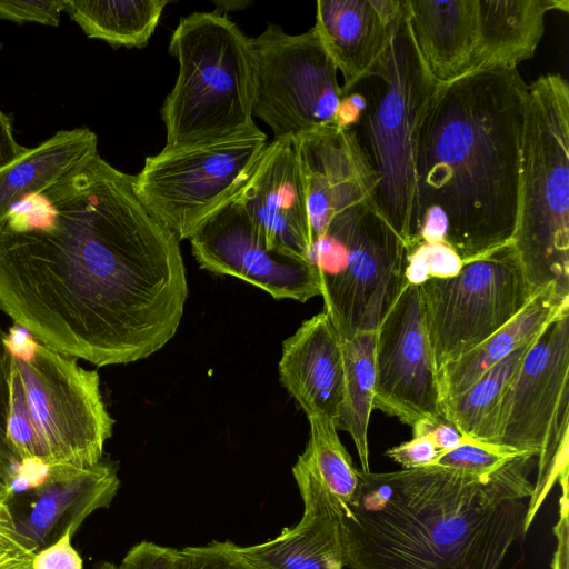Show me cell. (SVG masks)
Masks as SVG:
<instances>
[{"label":"cell","mask_w":569,"mask_h":569,"mask_svg":"<svg viewBox=\"0 0 569 569\" xmlns=\"http://www.w3.org/2000/svg\"><path fill=\"white\" fill-rule=\"evenodd\" d=\"M535 458L519 456L475 476L430 465L358 471L342 508L349 569H500L522 533Z\"/></svg>","instance_id":"3"},{"label":"cell","mask_w":569,"mask_h":569,"mask_svg":"<svg viewBox=\"0 0 569 569\" xmlns=\"http://www.w3.org/2000/svg\"><path fill=\"white\" fill-rule=\"evenodd\" d=\"M98 154V137L89 128L60 130L0 169V221L22 199L39 193Z\"/></svg>","instance_id":"24"},{"label":"cell","mask_w":569,"mask_h":569,"mask_svg":"<svg viewBox=\"0 0 569 569\" xmlns=\"http://www.w3.org/2000/svg\"><path fill=\"white\" fill-rule=\"evenodd\" d=\"M343 353V393L335 420L337 430L347 431L356 446L361 471L370 472L368 427L375 397L376 331L361 332L341 340Z\"/></svg>","instance_id":"27"},{"label":"cell","mask_w":569,"mask_h":569,"mask_svg":"<svg viewBox=\"0 0 569 569\" xmlns=\"http://www.w3.org/2000/svg\"><path fill=\"white\" fill-rule=\"evenodd\" d=\"M256 68L253 116L273 139L298 137L335 126L342 97L337 67L315 28L288 34L269 23L250 38Z\"/></svg>","instance_id":"12"},{"label":"cell","mask_w":569,"mask_h":569,"mask_svg":"<svg viewBox=\"0 0 569 569\" xmlns=\"http://www.w3.org/2000/svg\"><path fill=\"white\" fill-rule=\"evenodd\" d=\"M67 532L54 543L36 553L33 569H82V559Z\"/></svg>","instance_id":"37"},{"label":"cell","mask_w":569,"mask_h":569,"mask_svg":"<svg viewBox=\"0 0 569 569\" xmlns=\"http://www.w3.org/2000/svg\"><path fill=\"white\" fill-rule=\"evenodd\" d=\"M569 312V297L555 284L537 291L505 326L438 372L441 402L468 389L518 348L536 340L557 318Z\"/></svg>","instance_id":"23"},{"label":"cell","mask_w":569,"mask_h":569,"mask_svg":"<svg viewBox=\"0 0 569 569\" xmlns=\"http://www.w3.org/2000/svg\"><path fill=\"white\" fill-rule=\"evenodd\" d=\"M568 381L569 312L552 321L530 346L500 405L497 446L537 462L522 533L556 481L568 472Z\"/></svg>","instance_id":"9"},{"label":"cell","mask_w":569,"mask_h":569,"mask_svg":"<svg viewBox=\"0 0 569 569\" xmlns=\"http://www.w3.org/2000/svg\"><path fill=\"white\" fill-rule=\"evenodd\" d=\"M376 88L358 123V136L376 174L378 212L405 243L413 247L416 157L427 110L442 84L426 68L415 43L406 2L396 20ZM355 129V128H353Z\"/></svg>","instance_id":"7"},{"label":"cell","mask_w":569,"mask_h":569,"mask_svg":"<svg viewBox=\"0 0 569 569\" xmlns=\"http://www.w3.org/2000/svg\"><path fill=\"white\" fill-rule=\"evenodd\" d=\"M27 148L20 146L12 132L11 121L0 110V169L12 163Z\"/></svg>","instance_id":"41"},{"label":"cell","mask_w":569,"mask_h":569,"mask_svg":"<svg viewBox=\"0 0 569 569\" xmlns=\"http://www.w3.org/2000/svg\"><path fill=\"white\" fill-rule=\"evenodd\" d=\"M366 108L367 98L365 94L356 90L343 94L336 112L335 127L340 129L356 128Z\"/></svg>","instance_id":"40"},{"label":"cell","mask_w":569,"mask_h":569,"mask_svg":"<svg viewBox=\"0 0 569 569\" xmlns=\"http://www.w3.org/2000/svg\"><path fill=\"white\" fill-rule=\"evenodd\" d=\"M412 437L426 436L431 439L440 452L458 447L465 437L450 423L445 420L423 419L412 427Z\"/></svg>","instance_id":"38"},{"label":"cell","mask_w":569,"mask_h":569,"mask_svg":"<svg viewBox=\"0 0 569 569\" xmlns=\"http://www.w3.org/2000/svg\"><path fill=\"white\" fill-rule=\"evenodd\" d=\"M310 431L305 451L297 462L310 471L340 503L352 499L358 483V469L338 436L335 421L327 417H308Z\"/></svg>","instance_id":"28"},{"label":"cell","mask_w":569,"mask_h":569,"mask_svg":"<svg viewBox=\"0 0 569 569\" xmlns=\"http://www.w3.org/2000/svg\"><path fill=\"white\" fill-rule=\"evenodd\" d=\"M407 248L367 198L335 213L310 248L323 312L341 340L376 331L406 284Z\"/></svg>","instance_id":"8"},{"label":"cell","mask_w":569,"mask_h":569,"mask_svg":"<svg viewBox=\"0 0 569 569\" xmlns=\"http://www.w3.org/2000/svg\"><path fill=\"white\" fill-rule=\"evenodd\" d=\"M189 241L203 270L236 277L274 299L306 302L320 296L315 267L269 250L237 197L204 220Z\"/></svg>","instance_id":"14"},{"label":"cell","mask_w":569,"mask_h":569,"mask_svg":"<svg viewBox=\"0 0 569 569\" xmlns=\"http://www.w3.org/2000/svg\"><path fill=\"white\" fill-rule=\"evenodd\" d=\"M440 451L430 438L416 436L411 440L388 449L385 455L402 466L403 469H413L430 466Z\"/></svg>","instance_id":"36"},{"label":"cell","mask_w":569,"mask_h":569,"mask_svg":"<svg viewBox=\"0 0 569 569\" xmlns=\"http://www.w3.org/2000/svg\"><path fill=\"white\" fill-rule=\"evenodd\" d=\"M68 0H0V20L17 23L37 22L57 27Z\"/></svg>","instance_id":"34"},{"label":"cell","mask_w":569,"mask_h":569,"mask_svg":"<svg viewBox=\"0 0 569 569\" xmlns=\"http://www.w3.org/2000/svg\"><path fill=\"white\" fill-rule=\"evenodd\" d=\"M527 92L517 68L441 86L419 134L413 247L446 242L468 261L511 242Z\"/></svg>","instance_id":"2"},{"label":"cell","mask_w":569,"mask_h":569,"mask_svg":"<svg viewBox=\"0 0 569 569\" xmlns=\"http://www.w3.org/2000/svg\"><path fill=\"white\" fill-rule=\"evenodd\" d=\"M179 239L99 153L0 221V310L97 367L159 351L188 297Z\"/></svg>","instance_id":"1"},{"label":"cell","mask_w":569,"mask_h":569,"mask_svg":"<svg viewBox=\"0 0 569 569\" xmlns=\"http://www.w3.org/2000/svg\"><path fill=\"white\" fill-rule=\"evenodd\" d=\"M568 12V0H475L476 44L471 72L515 69L530 59L545 32L546 16Z\"/></svg>","instance_id":"21"},{"label":"cell","mask_w":569,"mask_h":569,"mask_svg":"<svg viewBox=\"0 0 569 569\" xmlns=\"http://www.w3.org/2000/svg\"><path fill=\"white\" fill-rule=\"evenodd\" d=\"M292 475L305 506L301 520L271 540L236 551L256 569H342L340 503L300 463Z\"/></svg>","instance_id":"18"},{"label":"cell","mask_w":569,"mask_h":569,"mask_svg":"<svg viewBox=\"0 0 569 569\" xmlns=\"http://www.w3.org/2000/svg\"><path fill=\"white\" fill-rule=\"evenodd\" d=\"M295 138L306 179L312 244L335 213L373 199L376 174L353 129L330 126Z\"/></svg>","instance_id":"17"},{"label":"cell","mask_w":569,"mask_h":569,"mask_svg":"<svg viewBox=\"0 0 569 569\" xmlns=\"http://www.w3.org/2000/svg\"><path fill=\"white\" fill-rule=\"evenodd\" d=\"M177 549L149 541L134 545L117 569H176Z\"/></svg>","instance_id":"35"},{"label":"cell","mask_w":569,"mask_h":569,"mask_svg":"<svg viewBox=\"0 0 569 569\" xmlns=\"http://www.w3.org/2000/svg\"><path fill=\"white\" fill-rule=\"evenodd\" d=\"M261 131L178 148L147 157L133 189L144 208L179 240L233 200L249 181L266 147Z\"/></svg>","instance_id":"10"},{"label":"cell","mask_w":569,"mask_h":569,"mask_svg":"<svg viewBox=\"0 0 569 569\" xmlns=\"http://www.w3.org/2000/svg\"><path fill=\"white\" fill-rule=\"evenodd\" d=\"M179 63L160 116L167 148L211 143L259 131L250 38L224 13L192 12L169 41Z\"/></svg>","instance_id":"5"},{"label":"cell","mask_w":569,"mask_h":569,"mask_svg":"<svg viewBox=\"0 0 569 569\" xmlns=\"http://www.w3.org/2000/svg\"><path fill=\"white\" fill-rule=\"evenodd\" d=\"M10 497L8 490L0 491V569H33L36 553L17 531Z\"/></svg>","instance_id":"32"},{"label":"cell","mask_w":569,"mask_h":569,"mask_svg":"<svg viewBox=\"0 0 569 569\" xmlns=\"http://www.w3.org/2000/svg\"><path fill=\"white\" fill-rule=\"evenodd\" d=\"M119 487L118 463L106 458L82 469L49 470L41 485L19 497L21 507L11 508L17 531L37 553L108 508Z\"/></svg>","instance_id":"16"},{"label":"cell","mask_w":569,"mask_h":569,"mask_svg":"<svg viewBox=\"0 0 569 569\" xmlns=\"http://www.w3.org/2000/svg\"><path fill=\"white\" fill-rule=\"evenodd\" d=\"M402 0H318L313 26L343 77L342 96L376 77Z\"/></svg>","instance_id":"19"},{"label":"cell","mask_w":569,"mask_h":569,"mask_svg":"<svg viewBox=\"0 0 569 569\" xmlns=\"http://www.w3.org/2000/svg\"><path fill=\"white\" fill-rule=\"evenodd\" d=\"M94 569H117V567L109 561H102Z\"/></svg>","instance_id":"42"},{"label":"cell","mask_w":569,"mask_h":569,"mask_svg":"<svg viewBox=\"0 0 569 569\" xmlns=\"http://www.w3.org/2000/svg\"><path fill=\"white\" fill-rule=\"evenodd\" d=\"M231 541L177 550L176 569H256L236 551Z\"/></svg>","instance_id":"31"},{"label":"cell","mask_w":569,"mask_h":569,"mask_svg":"<svg viewBox=\"0 0 569 569\" xmlns=\"http://www.w3.org/2000/svg\"><path fill=\"white\" fill-rule=\"evenodd\" d=\"M4 490H8L6 488V486L3 485V482L0 480V491H4ZM9 491V490H8Z\"/></svg>","instance_id":"43"},{"label":"cell","mask_w":569,"mask_h":569,"mask_svg":"<svg viewBox=\"0 0 569 569\" xmlns=\"http://www.w3.org/2000/svg\"><path fill=\"white\" fill-rule=\"evenodd\" d=\"M463 261L446 242H419L407 251L406 282L420 286L433 278H450L460 271Z\"/></svg>","instance_id":"29"},{"label":"cell","mask_w":569,"mask_h":569,"mask_svg":"<svg viewBox=\"0 0 569 569\" xmlns=\"http://www.w3.org/2000/svg\"><path fill=\"white\" fill-rule=\"evenodd\" d=\"M168 0H68L66 11L90 39L113 48H143Z\"/></svg>","instance_id":"26"},{"label":"cell","mask_w":569,"mask_h":569,"mask_svg":"<svg viewBox=\"0 0 569 569\" xmlns=\"http://www.w3.org/2000/svg\"><path fill=\"white\" fill-rule=\"evenodd\" d=\"M373 409L412 427L443 420L420 287L406 282L376 330Z\"/></svg>","instance_id":"13"},{"label":"cell","mask_w":569,"mask_h":569,"mask_svg":"<svg viewBox=\"0 0 569 569\" xmlns=\"http://www.w3.org/2000/svg\"><path fill=\"white\" fill-rule=\"evenodd\" d=\"M237 200L269 250L309 261L307 188L293 136L273 139L267 144Z\"/></svg>","instance_id":"15"},{"label":"cell","mask_w":569,"mask_h":569,"mask_svg":"<svg viewBox=\"0 0 569 569\" xmlns=\"http://www.w3.org/2000/svg\"><path fill=\"white\" fill-rule=\"evenodd\" d=\"M562 495L559 499V520L553 528L557 538V549L551 563L552 569H568V472L559 477Z\"/></svg>","instance_id":"39"},{"label":"cell","mask_w":569,"mask_h":569,"mask_svg":"<svg viewBox=\"0 0 569 569\" xmlns=\"http://www.w3.org/2000/svg\"><path fill=\"white\" fill-rule=\"evenodd\" d=\"M411 33L431 77L450 83L471 72L475 0H405Z\"/></svg>","instance_id":"22"},{"label":"cell","mask_w":569,"mask_h":569,"mask_svg":"<svg viewBox=\"0 0 569 569\" xmlns=\"http://www.w3.org/2000/svg\"><path fill=\"white\" fill-rule=\"evenodd\" d=\"M511 242L533 293L555 284L569 297V87L558 73L528 84Z\"/></svg>","instance_id":"6"},{"label":"cell","mask_w":569,"mask_h":569,"mask_svg":"<svg viewBox=\"0 0 569 569\" xmlns=\"http://www.w3.org/2000/svg\"><path fill=\"white\" fill-rule=\"evenodd\" d=\"M279 378L307 417L336 420L343 393L341 339L329 317L305 320L282 343Z\"/></svg>","instance_id":"20"},{"label":"cell","mask_w":569,"mask_h":569,"mask_svg":"<svg viewBox=\"0 0 569 569\" xmlns=\"http://www.w3.org/2000/svg\"><path fill=\"white\" fill-rule=\"evenodd\" d=\"M419 287L438 372L510 321L535 295L512 242L463 261L453 277Z\"/></svg>","instance_id":"11"},{"label":"cell","mask_w":569,"mask_h":569,"mask_svg":"<svg viewBox=\"0 0 569 569\" xmlns=\"http://www.w3.org/2000/svg\"><path fill=\"white\" fill-rule=\"evenodd\" d=\"M533 342L535 340L518 348L468 389L442 401V419L466 439L497 446L498 418L503 395Z\"/></svg>","instance_id":"25"},{"label":"cell","mask_w":569,"mask_h":569,"mask_svg":"<svg viewBox=\"0 0 569 569\" xmlns=\"http://www.w3.org/2000/svg\"><path fill=\"white\" fill-rule=\"evenodd\" d=\"M4 337L6 332L2 330L0 323V480L3 482L11 496H14L23 491V479L22 466L9 449L6 440L7 369Z\"/></svg>","instance_id":"33"},{"label":"cell","mask_w":569,"mask_h":569,"mask_svg":"<svg viewBox=\"0 0 569 569\" xmlns=\"http://www.w3.org/2000/svg\"><path fill=\"white\" fill-rule=\"evenodd\" d=\"M519 456L522 455L465 438L458 447L440 452L432 465L469 475L487 476Z\"/></svg>","instance_id":"30"},{"label":"cell","mask_w":569,"mask_h":569,"mask_svg":"<svg viewBox=\"0 0 569 569\" xmlns=\"http://www.w3.org/2000/svg\"><path fill=\"white\" fill-rule=\"evenodd\" d=\"M4 351L6 440L22 466L24 491L41 485L49 470L99 462L114 425L99 373L18 325L6 333Z\"/></svg>","instance_id":"4"}]
</instances>
